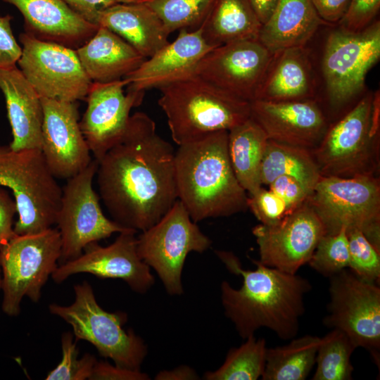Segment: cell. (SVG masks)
<instances>
[{
	"label": "cell",
	"instance_id": "obj_1",
	"mask_svg": "<svg viewBox=\"0 0 380 380\" xmlns=\"http://www.w3.org/2000/svg\"><path fill=\"white\" fill-rule=\"evenodd\" d=\"M175 151L146 113L130 115L122 137L98 162L100 197L112 220L143 232L177 200Z\"/></svg>",
	"mask_w": 380,
	"mask_h": 380
},
{
	"label": "cell",
	"instance_id": "obj_2",
	"mask_svg": "<svg viewBox=\"0 0 380 380\" xmlns=\"http://www.w3.org/2000/svg\"><path fill=\"white\" fill-rule=\"evenodd\" d=\"M215 254L231 273L241 276L239 289L223 281L221 301L225 316L233 323L243 339L267 328L280 339L297 336L300 318L305 308L304 299L312 285L305 278L267 267L252 260L255 270L244 269L230 251H215Z\"/></svg>",
	"mask_w": 380,
	"mask_h": 380
},
{
	"label": "cell",
	"instance_id": "obj_3",
	"mask_svg": "<svg viewBox=\"0 0 380 380\" xmlns=\"http://www.w3.org/2000/svg\"><path fill=\"white\" fill-rule=\"evenodd\" d=\"M228 131L210 133L179 146L175 169L177 199L198 222L248 208L228 153Z\"/></svg>",
	"mask_w": 380,
	"mask_h": 380
},
{
	"label": "cell",
	"instance_id": "obj_4",
	"mask_svg": "<svg viewBox=\"0 0 380 380\" xmlns=\"http://www.w3.org/2000/svg\"><path fill=\"white\" fill-rule=\"evenodd\" d=\"M172 140L178 146L227 130L251 118V102L234 96L196 74L159 89Z\"/></svg>",
	"mask_w": 380,
	"mask_h": 380
},
{
	"label": "cell",
	"instance_id": "obj_5",
	"mask_svg": "<svg viewBox=\"0 0 380 380\" xmlns=\"http://www.w3.org/2000/svg\"><path fill=\"white\" fill-rule=\"evenodd\" d=\"M379 99L368 94L329 127L311 152L322 176L352 178L379 173Z\"/></svg>",
	"mask_w": 380,
	"mask_h": 380
},
{
	"label": "cell",
	"instance_id": "obj_6",
	"mask_svg": "<svg viewBox=\"0 0 380 380\" xmlns=\"http://www.w3.org/2000/svg\"><path fill=\"white\" fill-rule=\"evenodd\" d=\"M0 186L14 196L18 217L17 235L34 234L56 224L62 188L40 149L13 150L0 144Z\"/></svg>",
	"mask_w": 380,
	"mask_h": 380
},
{
	"label": "cell",
	"instance_id": "obj_7",
	"mask_svg": "<svg viewBox=\"0 0 380 380\" xmlns=\"http://www.w3.org/2000/svg\"><path fill=\"white\" fill-rule=\"evenodd\" d=\"M74 291L71 305L51 303L50 312L69 324L76 338L90 343L101 356L110 358L117 366L140 371L148 348L132 329H123L127 314L103 309L87 281L75 285Z\"/></svg>",
	"mask_w": 380,
	"mask_h": 380
},
{
	"label": "cell",
	"instance_id": "obj_8",
	"mask_svg": "<svg viewBox=\"0 0 380 380\" xmlns=\"http://www.w3.org/2000/svg\"><path fill=\"white\" fill-rule=\"evenodd\" d=\"M324 234L342 227L361 231L380 251V182L378 177L322 176L308 198Z\"/></svg>",
	"mask_w": 380,
	"mask_h": 380
},
{
	"label": "cell",
	"instance_id": "obj_9",
	"mask_svg": "<svg viewBox=\"0 0 380 380\" xmlns=\"http://www.w3.org/2000/svg\"><path fill=\"white\" fill-rule=\"evenodd\" d=\"M61 239L58 229L14 236L0 248L2 310L17 316L24 296L37 303L49 277L58 266Z\"/></svg>",
	"mask_w": 380,
	"mask_h": 380
},
{
	"label": "cell",
	"instance_id": "obj_10",
	"mask_svg": "<svg viewBox=\"0 0 380 380\" xmlns=\"http://www.w3.org/2000/svg\"><path fill=\"white\" fill-rule=\"evenodd\" d=\"M211 243L177 199L159 221L141 232L137 237V252L157 273L167 293L180 295L186 256L192 251L202 253Z\"/></svg>",
	"mask_w": 380,
	"mask_h": 380
},
{
	"label": "cell",
	"instance_id": "obj_11",
	"mask_svg": "<svg viewBox=\"0 0 380 380\" xmlns=\"http://www.w3.org/2000/svg\"><path fill=\"white\" fill-rule=\"evenodd\" d=\"M326 327L345 333L380 362V288L346 268L331 276Z\"/></svg>",
	"mask_w": 380,
	"mask_h": 380
},
{
	"label": "cell",
	"instance_id": "obj_12",
	"mask_svg": "<svg viewBox=\"0 0 380 380\" xmlns=\"http://www.w3.org/2000/svg\"><path fill=\"white\" fill-rule=\"evenodd\" d=\"M98 168L94 159L83 170L68 179L62 189L56 224L61 239L59 263L82 254L89 244L127 230L103 214L93 188Z\"/></svg>",
	"mask_w": 380,
	"mask_h": 380
},
{
	"label": "cell",
	"instance_id": "obj_13",
	"mask_svg": "<svg viewBox=\"0 0 380 380\" xmlns=\"http://www.w3.org/2000/svg\"><path fill=\"white\" fill-rule=\"evenodd\" d=\"M19 39L22 54L17 64L41 98L65 101L86 99L92 82L75 49L26 32Z\"/></svg>",
	"mask_w": 380,
	"mask_h": 380
},
{
	"label": "cell",
	"instance_id": "obj_14",
	"mask_svg": "<svg viewBox=\"0 0 380 380\" xmlns=\"http://www.w3.org/2000/svg\"><path fill=\"white\" fill-rule=\"evenodd\" d=\"M380 58V23L350 32L338 29L328 37L322 68L331 103L341 105L365 87L369 70Z\"/></svg>",
	"mask_w": 380,
	"mask_h": 380
},
{
	"label": "cell",
	"instance_id": "obj_15",
	"mask_svg": "<svg viewBox=\"0 0 380 380\" xmlns=\"http://www.w3.org/2000/svg\"><path fill=\"white\" fill-rule=\"evenodd\" d=\"M260 261L281 271L296 274L308 264L324 229L306 200L273 225L259 224L252 229Z\"/></svg>",
	"mask_w": 380,
	"mask_h": 380
},
{
	"label": "cell",
	"instance_id": "obj_16",
	"mask_svg": "<svg viewBox=\"0 0 380 380\" xmlns=\"http://www.w3.org/2000/svg\"><path fill=\"white\" fill-rule=\"evenodd\" d=\"M272 56L258 39L234 42L207 53L195 74L222 91L251 102Z\"/></svg>",
	"mask_w": 380,
	"mask_h": 380
},
{
	"label": "cell",
	"instance_id": "obj_17",
	"mask_svg": "<svg viewBox=\"0 0 380 380\" xmlns=\"http://www.w3.org/2000/svg\"><path fill=\"white\" fill-rule=\"evenodd\" d=\"M136 233L132 229L120 232L107 246L97 242L89 244L80 255L58 265L52 279L60 284L75 274L88 273L102 279H120L134 291L146 293L155 280L138 254Z\"/></svg>",
	"mask_w": 380,
	"mask_h": 380
},
{
	"label": "cell",
	"instance_id": "obj_18",
	"mask_svg": "<svg viewBox=\"0 0 380 380\" xmlns=\"http://www.w3.org/2000/svg\"><path fill=\"white\" fill-rule=\"evenodd\" d=\"M124 79L108 82H92L87 108L80 121L90 152L98 162L124 134L132 108L142 102L144 93L127 91Z\"/></svg>",
	"mask_w": 380,
	"mask_h": 380
},
{
	"label": "cell",
	"instance_id": "obj_19",
	"mask_svg": "<svg viewBox=\"0 0 380 380\" xmlns=\"http://www.w3.org/2000/svg\"><path fill=\"white\" fill-rule=\"evenodd\" d=\"M43 108L41 151L55 177L69 179L92 160L82 134L78 104L41 98Z\"/></svg>",
	"mask_w": 380,
	"mask_h": 380
},
{
	"label": "cell",
	"instance_id": "obj_20",
	"mask_svg": "<svg viewBox=\"0 0 380 380\" xmlns=\"http://www.w3.org/2000/svg\"><path fill=\"white\" fill-rule=\"evenodd\" d=\"M251 118L265 132L268 139L279 143L314 149L329 126L314 99L251 102Z\"/></svg>",
	"mask_w": 380,
	"mask_h": 380
},
{
	"label": "cell",
	"instance_id": "obj_21",
	"mask_svg": "<svg viewBox=\"0 0 380 380\" xmlns=\"http://www.w3.org/2000/svg\"><path fill=\"white\" fill-rule=\"evenodd\" d=\"M176 39L168 42L123 79L127 91L145 93L160 89L195 73L203 57L214 49L203 38L201 28L179 30Z\"/></svg>",
	"mask_w": 380,
	"mask_h": 380
},
{
	"label": "cell",
	"instance_id": "obj_22",
	"mask_svg": "<svg viewBox=\"0 0 380 380\" xmlns=\"http://www.w3.org/2000/svg\"><path fill=\"white\" fill-rule=\"evenodd\" d=\"M15 6L25 32L42 40L76 49L99 28L72 11L63 0H3Z\"/></svg>",
	"mask_w": 380,
	"mask_h": 380
},
{
	"label": "cell",
	"instance_id": "obj_23",
	"mask_svg": "<svg viewBox=\"0 0 380 380\" xmlns=\"http://www.w3.org/2000/svg\"><path fill=\"white\" fill-rule=\"evenodd\" d=\"M0 89L12 131L10 148L41 150L44 117L41 97L16 65L0 68Z\"/></svg>",
	"mask_w": 380,
	"mask_h": 380
},
{
	"label": "cell",
	"instance_id": "obj_24",
	"mask_svg": "<svg viewBox=\"0 0 380 380\" xmlns=\"http://www.w3.org/2000/svg\"><path fill=\"white\" fill-rule=\"evenodd\" d=\"M96 25L122 37L145 58L169 42L170 34L161 20L140 1L117 3L103 9L99 13Z\"/></svg>",
	"mask_w": 380,
	"mask_h": 380
},
{
	"label": "cell",
	"instance_id": "obj_25",
	"mask_svg": "<svg viewBox=\"0 0 380 380\" xmlns=\"http://www.w3.org/2000/svg\"><path fill=\"white\" fill-rule=\"evenodd\" d=\"M75 51L92 82L121 80L146 59L125 39L102 26Z\"/></svg>",
	"mask_w": 380,
	"mask_h": 380
},
{
	"label": "cell",
	"instance_id": "obj_26",
	"mask_svg": "<svg viewBox=\"0 0 380 380\" xmlns=\"http://www.w3.org/2000/svg\"><path fill=\"white\" fill-rule=\"evenodd\" d=\"M304 48H289L273 54L255 100L313 99L315 81L308 53Z\"/></svg>",
	"mask_w": 380,
	"mask_h": 380
},
{
	"label": "cell",
	"instance_id": "obj_27",
	"mask_svg": "<svg viewBox=\"0 0 380 380\" xmlns=\"http://www.w3.org/2000/svg\"><path fill=\"white\" fill-rule=\"evenodd\" d=\"M326 23L311 0H279L269 20L262 25L258 39L274 54L304 46L318 27Z\"/></svg>",
	"mask_w": 380,
	"mask_h": 380
},
{
	"label": "cell",
	"instance_id": "obj_28",
	"mask_svg": "<svg viewBox=\"0 0 380 380\" xmlns=\"http://www.w3.org/2000/svg\"><path fill=\"white\" fill-rule=\"evenodd\" d=\"M268 139L251 118L228 131L231 165L239 183L249 195L262 187L261 165Z\"/></svg>",
	"mask_w": 380,
	"mask_h": 380
},
{
	"label": "cell",
	"instance_id": "obj_29",
	"mask_svg": "<svg viewBox=\"0 0 380 380\" xmlns=\"http://www.w3.org/2000/svg\"><path fill=\"white\" fill-rule=\"evenodd\" d=\"M262 24L248 0H216L200 27L213 48L229 43L258 39Z\"/></svg>",
	"mask_w": 380,
	"mask_h": 380
},
{
	"label": "cell",
	"instance_id": "obj_30",
	"mask_svg": "<svg viewBox=\"0 0 380 380\" xmlns=\"http://www.w3.org/2000/svg\"><path fill=\"white\" fill-rule=\"evenodd\" d=\"M281 175L296 179L311 194L322 177L311 150L268 139L261 165L262 184L268 186Z\"/></svg>",
	"mask_w": 380,
	"mask_h": 380
},
{
	"label": "cell",
	"instance_id": "obj_31",
	"mask_svg": "<svg viewBox=\"0 0 380 380\" xmlns=\"http://www.w3.org/2000/svg\"><path fill=\"white\" fill-rule=\"evenodd\" d=\"M320 337H295L284 346L267 348L262 380H305L315 365Z\"/></svg>",
	"mask_w": 380,
	"mask_h": 380
},
{
	"label": "cell",
	"instance_id": "obj_32",
	"mask_svg": "<svg viewBox=\"0 0 380 380\" xmlns=\"http://www.w3.org/2000/svg\"><path fill=\"white\" fill-rule=\"evenodd\" d=\"M266 341L255 335L245 339L237 348H231L223 364L203 375L206 380H256L262 377L265 365Z\"/></svg>",
	"mask_w": 380,
	"mask_h": 380
},
{
	"label": "cell",
	"instance_id": "obj_33",
	"mask_svg": "<svg viewBox=\"0 0 380 380\" xmlns=\"http://www.w3.org/2000/svg\"><path fill=\"white\" fill-rule=\"evenodd\" d=\"M357 347L343 331L332 329L320 338L312 380H350L351 356Z\"/></svg>",
	"mask_w": 380,
	"mask_h": 380
},
{
	"label": "cell",
	"instance_id": "obj_34",
	"mask_svg": "<svg viewBox=\"0 0 380 380\" xmlns=\"http://www.w3.org/2000/svg\"><path fill=\"white\" fill-rule=\"evenodd\" d=\"M163 22L169 34L176 30L198 29L216 0H141Z\"/></svg>",
	"mask_w": 380,
	"mask_h": 380
},
{
	"label": "cell",
	"instance_id": "obj_35",
	"mask_svg": "<svg viewBox=\"0 0 380 380\" xmlns=\"http://www.w3.org/2000/svg\"><path fill=\"white\" fill-rule=\"evenodd\" d=\"M308 264L326 277L349 267V247L347 229L342 227L332 235L324 234L319 239Z\"/></svg>",
	"mask_w": 380,
	"mask_h": 380
},
{
	"label": "cell",
	"instance_id": "obj_36",
	"mask_svg": "<svg viewBox=\"0 0 380 380\" xmlns=\"http://www.w3.org/2000/svg\"><path fill=\"white\" fill-rule=\"evenodd\" d=\"M349 247V267L360 278L379 284L380 251L357 229L347 230Z\"/></svg>",
	"mask_w": 380,
	"mask_h": 380
},
{
	"label": "cell",
	"instance_id": "obj_37",
	"mask_svg": "<svg viewBox=\"0 0 380 380\" xmlns=\"http://www.w3.org/2000/svg\"><path fill=\"white\" fill-rule=\"evenodd\" d=\"M62 358L57 366L46 375V380L89 379L96 362L95 356L85 353L78 358L79 350L73 336L63 333L61 337Z\"/></svg>",
	"mask_w": 380,
	"mask_h": 380
},
{
	"label": "cell",
	"instance_id": "obj_38",
	"mask_svg": "<svg viewBox=\"0 0 380 380\" xmlns=\"http://www.w3.org/2000/svg\"><path fill=\"white\" fill-rule=\"evenodd\" d=\"M247 206L260 224L265 225L275 224L289 214L284 201L272 190L262 186L248 196Z\"/></svg>",
	"mask_w": 380,
	"mask_h": 380
},
{
	"label": "cell",
	"instance_id": "obj_39",
	"mask_svg": "<svg viewBox=\"0 0 380 380\" xmlns=\"http://www.w3.org/2000/svg\"><path fill=\"white\" fill-rule=\"evenodd\" d=\"M380 7V0H350L348 10L338 22L340 29L357 32L369 25Z\"/></svg>",
	"mask_w": 380,
	"mask_h": 380
},
{
	"label": "cell",
	"instance_id": "obj_40",
	"mask_svg": "<svg viewBox=\"0 0 380 380\" xmlns=\"http://www.w3.org/2000/svg\"><path fill=\"white\" fill-rule=\"evenodd\" d=\"M268 186L284 201L289 213L304 203L311 194L298 180L287 175L277 177Z\"/></svg>",
	"mask_w": 380,
	"mask_h": 380
},
{
	"label": "cell",
	"instance_id": "obj_41",
	"mask_svg": "<svg viewBox=\"0 0 380 380\" xmlns=\"http://www.w3.org/2000/svg\"><path fill=\"white\" fill-rule=\"evenodd\" d=\"M11 20L9 14L0 17V68L16 65L22 54V47L13 33Z\"/></svg>",
	"mask_w": 380,
	"mask_h": 380
},
{
	"label": "cell",
	"instance_id": "obj_42",
	"mask_svg": "<svg viewBox=\"0 0 380 380\" xmlns=\"http://www.w3.org/2000/svg\"><path fill=\"white\" fill-rule=\"evenodd\" d=\"M91 380H148L150 377L141 370H134L117 365H112L107 361H96Z\"/></svg>",
	"mask_w": 380,
	"mask_h": 380
},
{
	"label": "cell",
	"instance_id": "obj_43",
	"mask_svg": "<svg viewBox=\"0 0 380 380\" xmlns=\"http://www.w3.org/2000/svg\"><path fill=\"white\" fill-rule=\"evenodd\" d=\"M15 213L17 207L15 200L0 188V248L16 235L13 230Z\"/></svg>",
	"mask_w": 380,
	"mask_h": 380
},
{
	"label": "cell",
	"instance_id": "obj_44",
	"mask_svg": "<svg viewBox=\"0 0 380 380\" xmlns=\"http://www.w3.org/2000/svg\"><path fill=\"white\" fill-rule=\"evenodd\" d=\"M72 11L87 21L96 25L99 13L117 3L118 0H63Z\"/></svg>",
	"mask_w": 380,
	"mask_h": 380
},
{
	"label": "cell",
	"instance_id": "obj_45",
	"mask_svg": "<svg viewBox=\"0 0 380 380\" xmlns=\"http://www.w3.org/2000/svg\"><path fill=\"white\" fill-rule=\"evenodd\" d=\"M350 0H311L319 16L325 23H338L346 13Z\"/></svg>",
	"mask_w": 380,
	"mask_h": 380
},
{
	"label": "cell",
	"instance_id": "obj_46",
	"mask_svg": "<svg viewBox=\"0 0 380 380\" xmlns=\"http://www.w3.org/2000/svg\"><path fill=\"white\" fill-rule=\"evenodd\" d=\"M199 379L196 372L186 365H181L171 370L160 371L155 376L156 380H195Z\"/></svg>",
	"mask_w": 380,
	"mask_h": 380
},
{
	"label": "cell",
	"instance_id": "obj_47",
	"mask_svg": "<svg viewBox=\"0 0 380 380\" xmlns=\"http://www.w3.org/2000/svg\"><path fill=\"white\" fill-rule=\"evenodd\" d=\"M248 1L262 25L269 20L279 1V0Z\"/></svg>",
	"mask_w": 380,
	"mask_h": 380
},
{
	"label": "cell",
	"instance_id": "obj_48",
	"mask_svg": "<svg viewBox=\"0 0 380 380\" xmlns=\"http://www.w3.org/2000/svg\"><path fill=\"white\" fill-rule=\"evenodd\" d=\"M120 3H134L141 0H118Z\"/></svg>",
	"mask_w": 380,
	"mask_h": 380
},
{
	"label": "cell",
	"instance_id": "obj_49",
	"mask_svg": "<svg viewBox=\"0 0 380 380\" xmlns=\"http://www.w3.org/2000/svg\"><path fill=\"white\" fill-rule=\"evenodd\" d=\"M1 262H0V289H1L2 285V276H1Z\"/></svg>",
	"mask_w": 380,
	"mask_h": 380
}]
</instances>
